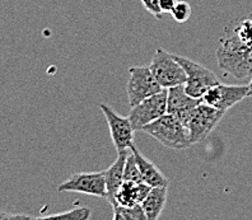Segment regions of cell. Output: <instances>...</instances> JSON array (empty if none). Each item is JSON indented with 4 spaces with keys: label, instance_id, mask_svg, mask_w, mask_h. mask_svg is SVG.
I'll use <instances>...</instances> for the list:
<instances>
[{
    "label": "cell",
    "instance_id": "9a60e30c",
    "mask_svg": "<svg viewBox=\"0 0 252 220\" xmlns=\"http://www.w3.org/2000/svg\"><path fill=\"white\" fill-rule=\"evenodd\" d=\"M168 186H157L152 187L149 193L147 195L142 205L144 214L147 217V220H157L159 219L160 214H162L163 209L166 206L167 202V191Z\"/></svg>",
    "mask_w": 252,
    "mask_h": 220
},
{
    "label": "cell",
    "instance_id": "5bb4252c",
    "mask_svg": "<svg viewBox=\"0 0 252 220\" xmlns=\"http://www.w3.org/2000/svg\"><path fill=\"white\" fill-rule=\"evenodd\" d=\"M127 153H129V150L119 152L116 160L106 171H103L106 181V189H107V200L111 202V205L114 204L115 195H116L117 189H120V186L124 182V165H125Z\"/></svg>",
    "mask_w": 252,
    "mask_h": 220
},
{
    "label": "cell",
    "instance_id": "e0dca14e",
    "mask_svg": "<svg viewBox=\"0 0 252 220\" xmlns=\"http://www.w3.org/2000/svg\"><path fill=\"white\" fill-rule=\"evenodd\" d=\"M124 181H132V182H143L142 174L139 171V167L136 164V160L134 158L131 150L129 149V153L126 157L125 165H124Z\"/></svg>",
    "mask_w": 252,
    "mask_h": 220
},
{
    "label": "cell",
    "instance_id": "44dd1931",
    "mask_svg": "<svg viewBox=\"0 0 252 220\" xmlns=\"http://www.w3.org/2000/svg\"><path fill=\"white\" fill-rule=\"evenodd\" d=\"M140 1H142L145 9L151 13L152 16H154L158 19L163 18V12L160 10L159 0H140Z\"/></svg>",
    "mask_w": 252,
    "mask_h": 220
},
{
    "label": "cell",
    "instance_id": "9c48e42d",
    "mask_svg": "<svg viewBox=\"0 0 252 220\" xmlns=\"http://www.w3.org/2000/svg\"><path fill=\"white\" fill-rule=\"evenodd\" d=\"M250 87L247 86H227V84H214L201 97V102L212 107L227 112L234 104L249 97Z\"/></svg>",
    "mask_w": 252,
    "mask_h": 220
},
{
    "label": "cell",
    "instance_id": "7402d4cb",
    "mask_svg": "<svg viewBox=\"0 0 252 220\" xmlns=\"http://www.w3.org/2000/svg\"><path fill=\"white\" fill-rule=\"evenodd\" d=\"M177 1H179V0H159V6L160 10L163 12V14L172 12V9L175 8Z\"/></svg>",
    "mask_w": 252,
    "mask_h": 220
},
{
    "label": "cell",
    "instance_id": "4fadbf2b",
    "mask_svg": "<svg viewBox=\"0 0 252 220\" xmlns=\"http://www.w3.org/2000/svg\"><path fill=\"white\" fill-rule=\"evenodd\" d=\"M130 150H131L132 154H134V158H135L136 160L139 171H140V174H142L143 182H145V184H148L152 187L168 186V178L162 173V171H160L153 162H151L149 159L145 158V157L136 149V147L134 144L130 147Z\"/></svg>",
    "mask_w": 252,
    "mask_h": 220
},
{
    "label": "cell",
    "instance_id": "30bf717a",
    "mask_svg": "<svg viewBox=\"0 0 252 220\" xmlns=\"http://www.w3.org/2000/svg\"><path fill=\"white\" fill-rule=\"evenodd\" d=\"M99 108L108 124L111 139H112L117 153L124 152V150H129L130 147L134 144V132H135L130 124L129 117L120 116L119 113L115 112L105 103L99 104Z\"/></svg>",
    "mask_w": 252,
    "mask_h": 220
},
{
    "label": "cell",
    "instance_id": "7a4b0ae2",
    "mask_svg": "<svg viewBox=\"0 0 252 220\" xmlns=\"http://www.w3.org/2000/svg\"><path fill=\"white\" fill-rule=\"evenodd\" d=\"M142 131L169 149L182 150L192 145L188 127L171 113H164L159 119L144 126Z\"/></svg>",
    "mask_w": 252,
    "mask_h": 220
},
{
    "label": "cell",
    "instance_id": "277c9868",
    "mask_svg": "<svg viewBox=\"0 0 252 220\" xmlns=\"http://www.w3.org/2000/svg\"><path fill=\"white\" fill-rule=\"evenodd\" d=\"M175 59L181 64L186 73V82H185L184 87L186 93L191 97L201 99L204 93L210 87L219 83L218 77L208 67L197 64L190 59L184 58V56L175 55Z\"/></svg>",
    "mask_w": 252,
    "mask_h": 220
},
{
    "label": "cell",
    "instance_id": "d6986e66",
    "mask_svg": "<svg viewBox=\"0 0 252 220\" xmlns=\"http://www.w3.org/2000/svg\"><path fill=\"white\" fill-rule=\"evenodd\" d=\"M233 33L237 38L242 41L243 43L252 46V18H246L241 21L238 25L234 27Z\"/></svg>",
    "mask_w": 252,
    "mask_h": 220
},
{
    "label": "cell",
    "instance_id": "2e32d148",
    "mask_svg": "<svg viewBox=\"0 0 252 220\" xmlns=\"http://www.w3.org/2000/svg\"><path fill=\"white\" fill-rule=\"evenodd\" d=\"M114 208V220H147L142 205L136 204L131 206L125 205H112Z\"/></svg>",
    "mask_w": 252,
    "mask_h": 220
},
{
    "label": "cell",
    "instance_id": "5b68a950",
    "mask_svg": "<svg viewBox=\"0 0 252 220\" xmlns=\"http://www.w3.org/2000/svg\"><path fill=\"white\" fill-rule=\"evenodd\" d=\"M162 87L153 77L149 66H131L129 69V80L126 84V94L130 107L144 101L151 95L157 94Z\"/></svg>",
    "mask_w": 252,
    "mask_h": 220
},
{
    "label": "cell",
    "instance_id": "52a82bcc",
    "mask_svg": "<svg viewBox=\"0 0 252 220\" xmlns=\"http://www.w3.org/2000/svg\"><path fill=\"white\" fill-rule=\"evenodd\" d=\"M164 113H167V89H162L157 94L132 106L127 117L132 128L135 131H142L144 126L159 119Z\"/></svg>",
    "mask_w": 252,
    "mask_h": 220
},
{
    "label": "cell",
    "instance_id": "6da1fadb",
    "mask_svg": "<svg viewBox=\"0 0 252 220\" xmlns=\"http://www.w3.org/2000/svg\"><path fill=\"white\" fill-rule=\"evenodd\" d=\"M217 62L225 73L242 82L252 79V46L243 43L236 34L223 37L217 49Z\"/></svg>",
    "mask_w": 252,
    "mask_h": 220
},
{
    "label": "cell",
    "instance_id": "603a6c76",
    "mask_svg": "<svg viewBox=\"0 0 252 220\" xmlns=\"http://www.w3.org/2000/svg\"><path fill=\"white\" fill-rule=\"evenodd\" d=\"M249 87H250V92H249V97H252V79L251 82L249 83Z\"/></svg>",
    "mask_w": 252,
    "mask_h": 220
},
{
    "label": "cell",
    "instance_id": "8fae6325",
    "mask_svg": "<svg viewBox=\"0 0 252 220\" xmlns=\"http://www.w3.org/2000/svg\"><path fill=\"white\" fill-rule=\"evenodd\" d=\"M200 103V98L191 97L186 93L184 84L167 89V113L177 117L185 126L188 125L191 115Z\"/></svg>",
    "mask_w": 252,
    "mask_h": 220
},
{
    "label": "cell",
    "instance_id": "ba28073f",
    "mask_svg": "<svg viewBox=\"0 0 252 220\" xmlns=\"http://www.w3.org/2000/svg\"><path fill=\"white\" fill-rule=\"evenodd\" d=\"M59 192H79L107 199L103 172H80L73 174L58 187Z\"/></svg>",
    "mask_w": 252,
    "mask_h": 220
},
{
    "label": "cell",
    "instance_id": "ac0fdd59",
    "mask_svg": "<svg viewBox=\"0 0 252 220\" xmlns=\"http://www.w3.org/2000/svg\"><path fill=\"white\" fill-rule=\"evenodd\" d=\"M91 210L88 208L71 209L66 213H59V214H51L47 217H42L43 219H69V220H87L90 219Z\"/></svg>",
    "mask_w": 252,
    "mask_h": 220
},
{
    "label": "cell",
    "instance_id": "8992f818",
    "mask_svg": "<svg viewBox=\"0 0 252 220\" xmlns=\"http://www.w3.org/2000/svg\"><path fill=\"white\" fill-rule=\"evenodd\" d=\"M224 115L225 111L212 107L204 102L197 104L186 125L192 145L205 140Z\"/></svg>",
    "mask_w": 252,
    "mask_h": 220
},
{
    "label": "cell",
    "instance_id": "3957f363",
    "mask_svg": "<svg viewBox=\"0 0 252 220\" xmlns=\"http://www.w3.org/2000/svg\"><path fill=\"white\" fill-rule=\"evenodd\" d=\"M149 69L163 89L185 84L186 82V73L184 67L176 60L175 55L167 52L162 47H158L154 52Z\"/></svg>",
    "mask_w": 252,
    "mask_h": 220
},
{
    "label": "cell",
    "instance_id": "7c38bea8",
    "mask_svg": "<svg viewBox=\"0 0 252 220\" xmlns=\"http://www.w3.org/2000/svg\"><path fill=\"white\" fill-rule=\"evenodd\" d=\"M152 186L145 182H132V181H124L120 189H117L115 195V201L112 205H131L142 204L143 200L151 191Z\"/></svg>",
    "mask_w": 252,
    "mask_h": 220
},
{
    "label": "cell",
    "instance_id": "ffe728a7",
    "mask_svg": "<svg viewBox=\"0 0 252 220\" xmlns=\"http://www.w3.org/2000/svg\"><path fill=\"white\" fill-rule=\"evenodd\" d=\"M169 14L177 23H185L191 17V5L188 1H177V4Z\"/></svg>",
    "mask_w": 252,
    "mask_h": 220
}]
</instances>
